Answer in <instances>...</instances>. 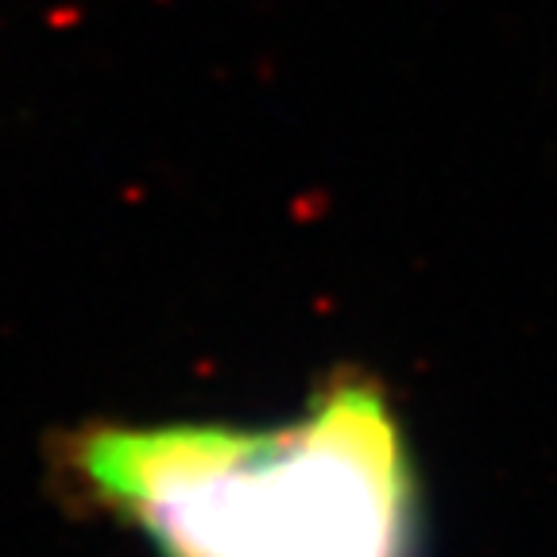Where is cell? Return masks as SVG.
Masks as SVG:
<instances>
[{
    "label": "cell",
    "mask_w": 557,
    "mask_h": 557,
    "mask_svg": "<svg viewBox=\"0 0 557 557\" xmlns=\"http://www.w3.org/2000/svg\"><path fill=\"white\" fill-rule=\"evenodd\" d=\"M62 469L159 557H418L422 539L407 437L372 380H333L275 426H94Z\"/></svg>",
    "instance_id": "obj_1"
}]
</instances>
